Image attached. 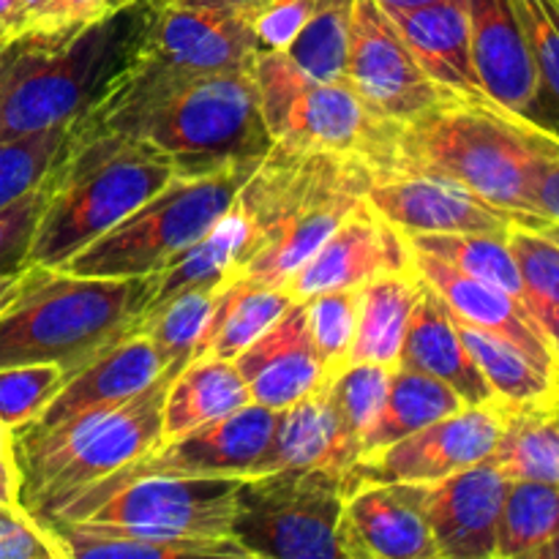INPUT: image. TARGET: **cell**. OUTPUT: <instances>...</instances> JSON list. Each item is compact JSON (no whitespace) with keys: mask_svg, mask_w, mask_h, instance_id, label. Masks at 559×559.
<instances>
[{"mask_svg":"<svg viewBox=\"0 0 559 559\" xmlns=\"http://www.w3.org/2000/svg\"><path fill=\"white\" fill-rule=\"evenodd\" d=\"M233 364L249 388L251 402L276 413L320 388L325 371L311 342L304 300H293Z\"/></svg>","mask_w":559,"mask_h":559,"instance_id":"23","label":"cell"},{"mask_svg":"<svg viewBox=\"0 0 559 559\" xmlns=\"http://www.w3.org/2000/svg\"><path fill=\"white\" fill-rule=\"evenodd\" d=\"M126 134L147 142L183 178L260 164L273 136L251 69L180 71L134 49L96 102L71 123V136Z\"/></svg>","mask_w":559,"mask_h":559,"instance_id":"1","label":"cell"},{"mask_svg":"<svg viewBox=\"0 0 559 559\" xmlns=\"http://www.w3.org/2000/svg\"><path fill=\"white\" fill-rule=\"evenodd\" d=\"M358 456L360 448L344 435L328 385L322 382L295 404L278 409L276 431L254 475L304 467H328L347 475Z\"/></svg>","mask_w":559,"mask_h":559,"instance_id":"26","label":"cell"},{"mask_svg":"<svg viewBox=\"0 0 559 559\" xmlns=\"http://www.w3.org/2000/svg\"><path fill=\"white\" fill-rule=\"evenodd\" d=\"M175 167L147 142L126 134H69L49 175V200L31 246V265L58 271L76 251L123 222L175 178Z\"/></svg>","mask_w":559,"mask_h":559,"instance_id":"5","label":"cell"},{"mask_svg":"<svg viewBox=\"0 0 559 559\" xmlns=\"http://www.w3.org/2000/svg\"><path fill=\"white\" fill-rule=\"evenodd\" d=\"M167 366L145 391L118 407H91L41 435L14 437L20 506L41 519L60 502L164 442V402L175 374Z\"/></svg>","mask_w":559,"mask_h":559,"instance_id":"6","label":"cell"},{"mask_svg":"<svg viewBox=\"0 0 559 559\" xmlns=\"http://www.w3.org/2000/svg\"><path fill=\"white\" fill-rule=\"evenodd\" d=\"M0 506H20V469L9 456H0Z\"/></svg>","mask_w":559,"mask_h":559,"instance_id":"52","label":"cell"},{"mask_svg":"<svg viewBox=\"0 0 559 559\" xmlns=\"http://www.w3.org/2000/svg\"><path fill=\"white\" fill-rule=\"evenodd\" d=\"M38 273H41V267L31 265L20 273H11V276H0V311H3L11 300L20 298L27 289V284H31Z\"/></svg>","mask_w":559,"mask_h":559,"instance_id":"51","label":"cell"},{"mask_svg":"<svg viewBox=\"0 0 559 559\" xmlns=\"http://www.w3.org/2000/svg\"><path fill=\"white\" fill-rule=\"evenodd\" d=\"M511 478L495 462L420 484V508L440 559L497 557V524Z\"/></svg>","mask_w":559,"mask_h":559,"instance_id":"18","label":"cell"},{"mask_svg":"<svg viewBox=\"0 0 559 559\" xmlns=\"http://www.w3.org/2000/svg\"><path fill=\"white\" fill-rule=\"evenodd\" d=\"M544 126L506 112L495 102L445 96L404 120L391 169L435 173L467 186L491 205L538 218L530 197V173ZM551 224V222H549Z\"/></svg>","mask_w":559,"mask_h":559,"instance_id":"4","label":"cell"},{"mask_svg":"<svg viewBox=\"0 0 559 559\" xmlns=\"http://www.w3.org/2000/svg\"><path fill=\"white\" fill-rule=\"evenodd\" d=\"M145 293L147 276L93 278L41 267L0 311V369L60 364L74 374L136 325Z\"/></svg>","mask_w":559,"mask_h":559,"instance_id":"7","label":"cell"},{"mask_svg":"<svg viewBox=\"0 0 559 559\" xmlns=\"http://www.w3.org/2000/svg\"><path fill=\"white\" fill-rule=\"evenodd\" d=\"M399 120L385 118L353 91L347 80H309L295 96L273 142L287 151H325L385 173L396 151Z\"/></svg>","mask_w":559,"mask_h":559,"instance_id":"14","label":"cell"},{"mask_svg":"<svg viewBox=\"0 0 559 559\" xmlns=\"http://www.w3.org/2000/svg\"><path fill=\"white\" fill-rule=\"evenodd\" d=\"M502 435V402L464 404L459 413L358 456L347 491L358 484H429L467 469L495 453Z\"/></svg>","mask_w":559,"mask_h":559,"instance_id":"12","label":"cell"},{"mask_svg":"<svg viewBox=\"0 0 559 559\" xmlns=\"http://www.w3.org/2000/svg\"><path fill=\"white\" fill-rule=\"evenodd\" d=\"M344 559H440L420 508V484H358L338 522Z\"/></svg>","mask_w":559,"mask_h":559,"instance_id":"19","label":"cell"},{"mask_svg":"<svg viewBox=\"0 0 559 559\" xmlns=\"http://www.w3.org/2000/svg\"><path fill=\"white\" fill-rule=\"evenodd\" d=\"M162 3V0H158ZM169 3H183V5H211V9H229L240 11V14H251L260 5H265L267 0H169Z\"/></svg>","mask_w":559,"mask_h":559,"instance_id":"53","label":"cell"},{"mask_svg":"<svg viewBox=\"0 0 559 559\" xmlns=\"http://www.w3.org/2000/svg\"><path fill=\"white\" fill-rule=\"evenodd\" d=\"M540 325H544L546 336H549L551 349H555V360L559 366V306H557V309H551L549 314L544 317V322H540Z\"/></svg>","mask_w":559,"mask_h":559,"instance_id":"54","label":"cell"},{"mask_svg":"<svg viewBox=\"0 0 559 559\" xmlns=\"http://www.w3.org/2000/svg\"><path fill=\"white\" fill-rule=\"evenodd\" d=\"M136 49L194 74L251 69L262 52L249 14L169 0L151 3Z\"/></svg>","mask_w":559,"mask_h":559,"instance_id":"16","label":"cell"},{"mask_svg":"<svg viewBox=\"0 0 559 559\" xmlns=\"http://www.w3.org/2000/svg\"><path fill=\"white\" fill-rule=\"evenodd\" d=\"M420 69L451 98L486 102L469 47L467 0H435L418 9L388 11Z\"/></svg>","mask_w":559,"mask_h":559,"instance_id":"24","label":"cell"},{"mask_svg":"<svg viewBox=\"0 0 559 559\" xmlns=\"http://www.w3.org/2000/svg\"><path fill=\"white\" fill-rule=\"evenodd\" d=\"M530 197L535 213L559 227V136L549 129L540 131L538 156L530 173Z\"/></svg>","mask_w":559,"mask_h":559,"instance_id":"49","label":"cell"},{"mask_svg":"<svg viewBox=\"0 0 559 559\" xmlns=\"http://www.w3.org/2000/svg\"><path fill=\"white\" fill-rule=\"evenodd\" d=\"M369 183V164L358 158L273 142L238 194L251 224V254L240 276L282 287L366 200Z\"/></svg>","mask_w":559,"mask_h":559,"instance_id":"2","label":"cell"},{"mask_svg":"<svg viewBox=\"0 0 559 559\" xmlns=\"http://www.w3.org/2000/svg\"><path fill=\"white\" fill-rule=\"evenodd\" d=\"M71 126L38 131L22 140L0 142V207L11 205L52 175L69 145Z\"/></svg>","mask_w":559,"mask_h":559,"instance_id":"43","label":"cell"},{"mask_svg":"<svg viewBox=\"0 0 559 559\" xmlns=\"http://www.w3.org/2000/svg\"><path fill=\"white\" fill-rule=\"evenodd\" d=\"M366 202L402 235H508L513 224L555 227L491 205L467 186L418 169H385L371 175Z\"/></svg>","mask_w":559,"mask_h":559,"instance_id":"13","label":"cell"},{"mask_svg":"<svg viewBox=\"0 0 559 559\" xmlns=\"http://www.w3.org/2000/svg\"><path fill=\"white\" fill-rule=\"evenodd\" d=\"M251 404L243 377L227 358H197L175 374L164 402V440Z\"/></svg>","mask_w":559,"mask_h":559,"instance_id":"31","label":"cell"},{"mask_svg":"<svg viewBox=\"0 0 559 559\" xmlns=\"http://www.w3.org/2000/svg\"><path fill=\"white\" fill-rule=\"evenodd\" d=\"M420 295V278L413 267L382 273L360 287L358 325H355L349 364H382L396 369L409 314Z\"/></svg>","mask_w":559,"mask_h":559,"instance_id":"29","label":"cell"},{"mask_svg":"<svg viewBox=\"0 0 559 559\" xmlns=\"http://www.w3.org/2000/svg\"><path fill=\"white\" fill-rule=\"evenodd\" d=\"M9 47H11V41L9 44H0V66H3L5 55H9Z\"/></svg>","mask_w":559,"mask_h":559,"instance_id":"59","label":"cell"},{"mask_svg":"<svg viewBox=\"0 0 559 559\" xmlns=\"http://www.w3.org/2000/svg\"><path fill=\"white\" fill-rule=\"evenodd\" d=\"M249 254L251 224L243 207L235 200L233 207L197 243H191L183 254L175 257L162 271L147 276L145 306H142L140 320L167 306L178 295L189 293V289L222 287L229 278L240 276L243 265L249 262Z\"/></svg>","mask_w":559,"mask_h":559,"instance_id":"27","label":"cell"},{"mask_svg":"<svg viewBox=\"0 0 559 559\" xmlns=\"http://www.w3.org/2000/svg\"><path fill=\"white\" fill-rule=\"evenodd\" d=\"M47 200L49 178L11 205L0 207V276H11V273L31 267L33 235L41 222Z\"/></svg>","mask_w":559,"mask_h":559,"instance_id":"45","label":"cell"},{"mask_svg":"<svg viewBox=\"0 0 559 559\" xmlns=\"http://www.w3.org/2000/svg\"><path fill=\"white\" fill-rule=\"evenodd\" d=\"M409 249L437 257L445 265L478 282L500 287L527 306L522 276L516 260L508 249V235H473V233H445V235H404Z\"/></svg>","mask_w":559,"mask_h":559,"instance_id":"34","label":"cell"},{"mask_svg":"<svg viewBox=\"0 0 559 559\" xmlns=\"http://www.w3.org/2000/svg\"><path fill=\"white\" fill-rule=\"evenodd\" d=\"M278 413L262 404L251 402L224 418L202 424L186 435L164 440L162 445L147 451L145 456L134 459L131 464L120 467L118 473L107 475L98 484L87 486L71 500L60 502L36 522H44L55 511L80 502L96 500L109 495L118 486L140 478H246L254 475L265 456L267 445L276 431Z\"/></svg>","mask_w":559,"mask_h":559,"instance_id":"11","label":"cell"},{"mask_svg":"<svg viewBox=\"0 0 559 559\" xmlns=\"http://www.w3.org/2000/svg\"><path fill=\"white\" fill-rule=\"evenodd\" d=\"M347 475L328 467L246 475L229 535L254 559H344L338 540Z\"/></svg>","mask_w":559,"mask_h":559,"instance_id":"9","label":"cell"},{"mask_svg":"<svg viewBox=\"0 0 559 559\" xmlns=\"http://www.w3.org/2000/svg\"><path fill=\"white\" fill-rule=\"evenodd\" d=\"M508 249L522 276L527 309L538 322L559 306V227H527L513 224ZM544 328V325H540Z\"/></svg>","mask_w":559,"mask_h":559,"instance_id":"39","label":"cell"},{"mask_svg":"<svg viewBox=\"0 0 559 559\" xmlns=\"http://www.w3.org/2000/svg\"><path fill=\"white\" fill-rule=\"evenodd\" d=\"M309 317V333L320 358L325 382L333 380L349 364L355 325H358L360 287L333 289V293L314 295L304 300Z\"/></svg>","mask_w":559,"mask_h":559,"instance_id":"42","label":"cell"},{"mask_svg":"<svg viewBox=\"0 0 559 559\" xmlns=\"http://www.w3.org/2000/svg\"><path fill=\"white\" fill-rule=\"evenodd\" d=\"M136 0H41L38 9L27 16V31L49 41H66L82 27L126 9Z\"/></svg>","mask_w":559,"mask_h":559,"instance_id":"46","label":"cell"},{"mask_svg":"<svg viewBox=\"0 0 559 559\" xmlns=\"http://www.w3.org/2000/svg\"><path fill=\"white\" fill-rule=\"evenodd\" d=\"M355 0H317L298 36L284 47L295 66L314 82H338L347 74Z\"/></svg>","mask_w":559,"mask_h":559,"instance_id":"36","label":"cell"},{"mask_svg":"<svg viewBox=\"0 0 559 559\" xmlns=\"http://www.w3.org/2000/svg\"><path fill=\"white\" fill-rule=\"evenodd\" d=\"M257 167L260 164H243L194 178L175 175L151 200L76 251L58 271L93 278L153 276L233 207Z\"/></svg>","mask_w":559,"mask_h":559,"instance_id":"8","label":"cell"},{"mask_svg":"<svg viewBox=\"0 0 559 559\" xmlns=\"http://www.w3.org/2000/svg\"><path fill=\"white\" fill-rule=\"evenodd\" d=\"M540 80L538 126L559 136V0H511Z\"/></svg>","mask_w":559,"mask_h":559,"instance_id":"40","label":"cell"},{"mask_svg":"<svg viewBox=\"0 0 559 559\" xmlns=\"http://www.w3.org/2000/svg\"><path fill=\"white\" fill-rule=\"evenodd\" d=\"M453 322H456L464 347L469 349L475 366H478L497 399H506V402H533V399L555 396L551 374L538 369L522 349L508 344L506 338L491 336V333L480 331V328L467 325V322L456 320V317H453Z\"/></svg>","mask_w":559,"mask_h":559,"instance_id":"37","label":"cell"},{"mask_svg":"<svg viewBox=\"0 0 559 559\" xmlns=\"http://www.w3.org/2000/svg\"><path fill=\"white\" fill-rule=\"evenodd\" d=\"M58 535L31 516L22 506H0V559H63Z\"/></svg>","mask_w":559,"mask_h":559,"instance_id":"47","label":"cell"},{"mask_svg":"<svg viewBox=\"0 0 559 559\" xmlns=\"http://www.w3.org/2000/svg\"><path fill=\"white\" fill-rule=\"evenodd\" d=\"M385 11H402V9H418V5L435 3V0H377Z\"/></svg>","mask_w":559,"mask_h":559,"instance_id":"55","label":"cell"},{"mask_svg":"<svg viewBox=\"0 0 559 559\" xmlns=\"http://www.w3.org/2000/svg\"><path fill=\"white\" fill-rule=\"evenodd\" d=\"M66 555L107 559H254L233 535L227 538H131L98 522H69L49 527Z\"/></svg>","mask_w":559,"mask_h":559,"instance_id":"32","label":"cell"},{"mask_svg":"<svg viewBox=\"0 0 559 559\" xmlns=\"http://www.w3.org/2000/svg\"><path fill=\"white\" fill-rule=\"evenodd\" d=\"M502 402V435L491 462L511 480L559 484V396Z\"/></svg>","mask_w":559,"mask_h":559,"instance_id":"30","label":"cell"},{"mask_svg":"<svg viewBox=\"0 0 559 559\" xmlns=\"http://www.w3.org/2000/svg\"><path fill=\"white\" fill-rule=\"evenodd\" d=\"M399 366L424 371V374L448 382L467 404H486L497 399L475 366L469 349L464 347L445 300L424 282H420V295L415 300L413 314H409Z\"/></svg>","mask_w":559,"mask_h":559,"instance_id":"25","label":"cell"},{"mask_svg":"<svg viewBox=\"0 0 559 559\" xmlns=\"http://www.w3.org/2000/svg\"><path fill=\"white\" fill-rule=\"evenodd\" d=\"M240 478H140L55 511L44 527L98 522L131 538H227Z\"/></svg>","mask_w":559,"mask_h":559,"instance_id":"10","label":"cell"},{"mask_svg":"<svg viewBox=\"0 0 559 559\" xmlns=\"http://www.w3.org/2000/svg\"><path fill=\"white\" fill-rule=\"evenodd\" d=\"M314 5L317 0H267L265 5L251 11L249 20L251 25H254L257 41H260L262 52L287 47V44L298 36L300 27L306 25V20L311 16Z\"/></svg>","mask_w":559,"mask_h":559,"instance_id":"48","label":"cell"},{"mask_svg":"<svg viewBox=\"0 0 559 559\" xmlns=\"http://www.w3.org/2000/svg\"><path fill=\"white\" fill-rule=\"evenodd\" d=\"M151 3L136 0L66 41L22 33L0 66V142L71 126L140 41Z\"/></svg>","mask_w":559,"mask_h":559,"instance_id":"3","label":"cell"},{"mask_svg":"<svg viewBox=\"0 0 559 559\" xmlns=\"http://www.w3.org/2000/svg\"><path fill=\"white\" fill-rule=\"evenodd\" d=\"M27 31V11L22 0H0V44H9Z\"/></svg>","mask_w":559,"mask_h":559,"instance_id":"50","label":"cell"},{"mask_svg":"<svg viewBox=\"0 0 559 559\" xmlns=\"http://www.w3.org/2000/svg\"><path fill=\"white\" fill-rule=\"evenodd\" d=\"M0 456L14 459V437H11V429H5L3 424H0Z\"/></svg>","mask_w":559,"mask_h":559,"instance_id":"56","label":"cell"},{"mask_svg":"<svg viewBox=\"0 0 559 559\" xmlns=\"http://www.w3.org/2000/svg\"><path fill=\"white\" fill-rule=\"evenodd\" d=\"M22 3H25V11H27V16H31L33 11L38 9V3H41V0H22Z\"/></svg>","mask_w":559,"mask_h":559,"instance_id":"58","label":"cell"},{"mask_svg":"<svg viewBox=\"0 0 559 559\" xmlns=\"http://www.w3.org/2000/svg\"><path fill=\"white\" fill-rule=\"evenodd\" d=\"M559 535V484L511 480L497 524V557L533 559Z\"/></svg>","mask_w":559,"mask_h":559,"instance_id":"35","label":"cell"},{"mask_svg":"<svg viewBox=\"0 0 559 559\" xmlns=\"http://www.w3.org/2000/svg\"><path fill=\"white\" fill-rule=\"evenodd\" d=\"M533 559H559V535L557 538H551L546 546H540V549L533 555Z\"/></svg>","mask_w":559,"mask_h":559,"instance_id":"57","label":"cell"},{"mask_svg":"<svg viewBox=\"0 0 559 559\" xmlns=\"http://www.w3.org/2000/svg\"><path fill=\"white\" fill-rule=\"evenodd\" d=\"M469 47L486 98L538 123L540 80L511 0H467Z\"/></svg>","mask_w":559,"mask_h":559,"instance_id":"20","label":"cell"},{"mask_svg":"<svg viewBox=\"0 0 559 559\" xmlns=\"http://www.w3.org/2000/svg\"><path fill=\"white\" fill-rule=\"evenodd\" d=\"M164 369L167 366L156 355L151 338L140 331H129L66 377L52 402L31 424L11 431V437L41 435L91 407H118L126 399L145 391Z\"/></svg>","mask_w":559,"mask_h":559,"instance_id":"22","label":"cell"},{"mask_svg":"<svg viewBox=\"0 0 559 559\" xmlns=\"http://www.w3.org/2000/svg\"><path fill=\"white\" fill-rule=\"evenodd\" d=\"M344 80L369 107L399 123L413 120L445 98L420 69L402 33L377 0H355Z\"/></svg>","mask_w":559,"mask_h":559,"instance_id":"15","label":"cell"},{"mask_svg":"<svg viewBox=\"0 0 559 559\" xmlns=\"http://www.w3.org/2000/svg\"><path fill=\"white\" fill-rule=\"evenodd\" d=\"M218 287L189 289L162 306L153 314L142 317L131 331H140L151 338L153 349L164 366L191 364L194 347L200 344L202 331L211 320L213 304H216Z\"/></svg>","mask_w":559,"mask_h":559,"instance_id":"38","label":"cell"},{"mask_svg":"<svg viewBox=\"0 0 559 559\" xmlns=\"http://www.w3.org/2000/svg\"><path fill=\"white\" fill-rule=\"evenodd\" d=\"M66 369L60 364H25L0 369V424L20 429L31 424L63 388Z\"/></svg>","mask_w":559,"mask_h":559,"instance_id":"44","label":"cell"},{"mask_svg":"<svg viewBox=\"0 0 559 559\" xmlns=\"http://www.w3.org/2000/svg\"><path fill=\"white\" fill-rule=\"evenodd\" d=\"M409 267L420 282L429 284L445 300L456 320L480 328L491 336L506 338L508 344L522 349L538 369H544L555 380V349H551V342L540 322L535 320L533 311L522 300L502 293L500 287L464 276L456 267L445 265L442 260L424 254V251L409 249Z\"/></svg>","mask_w":559,"mask_h":559,"instance_id":"21","label":"cell"},{"mask_svg":"<svg viewBox=\"0 0 559 559\" xmlns=\"http://www.w3.org/2000/svg\"><path fill=\"white\" fill-rule=\"evenodd\" d=\"M464 404L467 402L448 382L424 374V371L396 366L385 407L364 435V453L393 445L402 437L459 413Z\"/></svg>","mask_w":559,"mask_h":559,"instance_id":"33","label":"cell"},{"mask_svg":"<svg viewBox=\"0 0 559 559\" xmlns=\"http://www.w3.org/2000/svg\"><path fill=\"white\" fill-rule=\"evenodd\" d=\"M391 380V366L355 364L325 382L338 424H342L344 435L360 448V453H364V435L385 407Z\"/></svg>","mask_w":559,"mask_h":559,"instance_id":"41","label":"cell"},{"mask_svg":"<svg viewBox=\"0 0 559 559\" xmlns=\"http://www.w3.org/2000/svg\"><path fill=\"white\" fill-rule=\"evenodd\" d=\"M147 3H158V0H147Z\"/></svg>","mask_w":559,"mask_h":559,"instance_id":"61","label":"cell"},{"mask_svg":"<svg viewBox=\"0 0 559 559\" xmlns=\"http://www.w3.org/2000/svg\"><path fill=\"white\" fill-rule=\"evenodd\" d=\"M407 267V238L364 200L282 287L289 300H309L333 289L364 287L382 273Z\"/></svg>","mask_w":559,"mask_h":559,"instance_id":"17","label":"cell"},{"mask_svg":"<svg viewBox=\"0 0 559 559\" xmlns=\"http://www.w3.org/2000/svg\"><path fill=\"white\" fill-rule=\"evenodd\" d=\"M555 393L559 396V366L555 369Z\"/></svg>","mask_w":559,"mask_h":559,"instance_id":"60","label":"cell"},{"mask_svg":"<svg viewBox=\"0 0 559 559\" xmlns=\"http://www.w3.org/2000/svg\"><path fill=\"white\" fill-rule=\"evenodd\" d=\"M289 304L293 300L284 293V287H271V284L246 276L229 278L218 287L211 320L202 331L191 360L205 358V355L235 360L284 314Z\"/></svg>","mask_w":559,"mask_h":559,"instance_id":"28","label":"cell"}]
</instances>
